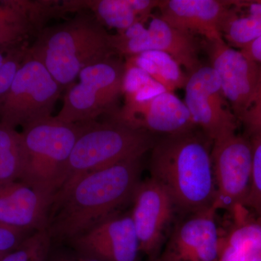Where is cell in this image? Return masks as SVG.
Instances as JSON below:
<instances>
[{
    "label": "cell",
    "instance_id": "1",
    "mask_svg": "<svg viewBox=\"0 0 261 261\" xmlns=\"http://www.w3.org/2000/svg\"><path fill=\"white\" fill-rule=\"evenodd\" d=\"M142 158L86 173L54 195L47 225L53 243H69L132 202L141 181Z\"/></svg>",
    "mask_w": 261,
    "mask_h": 261
},
{
    "label": "cell",
    "instance_id": "2",
    "mask_svg": "<svg viewBox=\"0 0 261 261\" xmlns=\"http://www.w3.org/2000/svg\"><path fill=\"white\" fill-rule=\"evenodd\" d=\"M208 140L195 129L166 135L152 148L150 178L166 189L176 211L190 214L214 204L216 184Z\"/></svg>",
    "mask_w": 261,
    "mask_h": 261
},
{
    "label": "cell",
    "instance_id": "3",
    "mask_svg": "<svg viewBox=\"0 0 261 261\" xmlns=\"http://www.w3.org/2000/svg\"><path fill=\"white\" fill-rule=\"evenodd\" d=\"M29 54L63 89L73 84L84 68L116 56L111 34L93 15L84 11L65 23L45 27L29 46Z\"/></svg>",
    "mask_w": 261,
    "mask_h": 261
},
{
    "label": "cell",
    "instance_id": "4",
    "mask_svg": "<svg viewBox=\"0 0 261 261\" xmlns=\"http://www.w3.org/2000/svg\"><path fill=\"white\" fill-rule=\"evenodd\" d=\"M84 123L65 166L61 187L86 173L142 158L157 141L152 134L128 126L113 116L103 122Z\"/></svg>",
    "mask_w": 261,
    "mask_h": 261
},
{
    "label": "cell",
    "instance_id": "5",
    "mask_svg": "<svg viewBox=\"0 0 261 261\" xmlns=\"http://www.w3.org/2000/svg\"><path fill=\"white\" fill-rule=\"evenodd\" d=\"M84 127V122L67 123L53 116L24 128L20 132L24 167L19 181L54 195L61 189L65 166Z\"/></svg>",
    "mask_w": 261,
    "mask_h": 261
},
{
    "label": "cell",
    "instance_id": "6",
    "mask_svg": "<svg viewBox=\"0 0 261 261\" xmlns=\"http://www.w3.org/2000/svg\"><path fill=\"white\" fill-rule=\"evenodd\" d=\"M124 74L125 63L114 56L84 68L79 74L78 83L66 89L63 107L55 118L77 123L114 114L118 111L115 106L123 94Z\"/></svg>",
    "mask_w": 261,
    "mask_h": 261
},
{
    "label": "cell",
    "instance_id": "7",
    "mask_svg": "<svg viewBox=\"0 0 261 261\" xmlns=\"http://www.w3.org/2000/svg\"><path fill=\"white\" fill-rule=\"evenodd\" d=\"M63 90L28 51L9 92L0 100V125L24 129L49 119Z\"/></svg>",
    "mask_w": 261,
    "mask_h": 261
},
{
    "label": "cell",
    "instance_id": "8",
    "mask_svg": "<svg viewBox=\"0 0 261 261\" xmlns=\"http://www.w3.org/2000/svg\"><path fill=\"white\" fill-rule=\"evenodd\" d=\"M216 184L213 205L228 211L245 202L252 182V150L250 139L236 132L219 137L211 149Z\"/></svg>",
    "mask_w": 261,
    "mask_h": 261
},
{
    "label": "cell",
    "instance_id": "9",
    "mask_svg": "<svg viewBox=\"0 0 261 261\" xmlns=\"http://www.w3.org/2000/svg\"><path fill=\"white\" fill-rule=\"evenodd\" d=\"M116 55L127 58L147 51H161L172 57L191 74L202 66L195 37L174 28L161 17H154L149 27L137 23L124 32L111 34Z\"/></svg>",
    "mask_w": 261,
    "mask_h": 261
},
{
    "label": "cell",
    "instance_id": "10",
    "mask_svg": "<svg viewBox=\"0 0 261 261\" xmlns=\"http://www.w3.org/2000/svg\"><path fill=\"white\" fill-rule=\"evenodd\" d=\"M185 103L196 127L209 140L236 132L238 120L221 89L219 76L211 65H202L189 74Z\"/></svg>",
    "mask_w": 261,
    "mask_h": 261
},
{
    "label": "cell",
    "instance_id": "11",
    "mask_svg": "<svg viewBox=\"0 0 261 261\" xmlns=\"http://www.w3.org/2000/svg\"><path fill=\"white\" fill-rule=\"evenodd\" d=\"M211 66L219 76L226 101L238 121L252 106L261 82V65L224 38L205 41Z\"/></svg>",
    "mask_w": 261,
    "mask_h": 261
},
{
    "label": "cell",
    "instance_id": "12",
    "mask_svg": "<svg viewBox=\"0 0 261 261\" xmlns=\"http://www.w3.org/2000/svg\"><path fill=\"white\" fill-rule=\"evenodd\" d=\"M130 211L140 250L149 260L157 258L176 211L166 189L152 178L141 181L132 197Z\"/></svg>",
    "mask_w": 261,
    "mask_h": 261
},
{
    "label": "cell",
    "instance_id": "13",
    "mask_svg": "<svg viewBox=\"0 0 261 261\" xmlns=\"http://www.w3.org/2000/svg\"><path fill=\"white\" fill-rule=\"evenodd\" d=\"M214 205L187 214L168 239L161 261H217L220 224Z\"/></svg>",
    "mask_w": 261,
    "mask_h": 261
},
{
    "label": "cell",
    "instance_id": "14",
    "mask_svg": "<svg viewBox=\"0 0 261 261\" xmlns=\"http://www.w3.org/2000/svg\"><path fill=\"white\" fill-rule=\"evenodd\" d=\"M101 261H140V245L130 211H121L68 243Z\"/></svg>",
    "mask_w": 261,
    "mask_h": 261
},
{
    "label": "cell",
    "instance_id": "15",
    "mask_svg": "<svg viewBox=\"0 0 261 261\" xmlns=\"http://www.w3.org/2000/svg\"><path fill=\"white\" fill-rule=\"evenodd\" d=\"M111 116L154 135H176L196 128L185 102L168 91L147 100L124 104L121 111Z\"/></svg>",
    "mask_w": 261,
    "mask_h": 261
},
{
    "label": "cell",
    "instance_id": "16",
    "mask_svg": "<svg viewBox=\"0 0 261 261\" xmlns=\"http://www.w3.org/2000/svg\"><path fill=\"white\" fill-rule=\"evenodd\" d=\"M161 17L174 28L205 41L222 37L221 31L231 11V1L161 0Z\"/></svg>",
    "mask_w": 261,
    "mask_h": 261
},
{
    "label": "cell",
    "instance_id": "17",
    "mask_svg": "<svg viewBox=\"0 0 261 261\" xmlns=\"http://www.w3.org/2000/svg\"><path fill=\"white\" fill-rule=\"evenodd\" d=\"M53 197L21 181L0 184V224L25 232L47 229Z\"/></svg>",
    "mask_w": 261,
    "mask_h": 261
},
{
    "label": "cell",
    "instance_id": "18",
    "mask_svg": "<svg viewBox=\"0 0 261 261\" xmlns=\"http://www.w3.org/2000/svg\"><path fill=\"white\" fill-rule=\"evenodd\" d=\"M226 213L217 261H261V216L243 204Z\"/></svg>",
    "mask_w": 261,
    "mask_h": 261
},
{
    "label": "cell",
    "instance_id": "19",
    "mask_svg": "<svg viewBox=\"0 0 261 261\" xmlns=\"http://www.w3.org/2000/svg\"><path fill=\"white\" fill-rule=\"evenodd\" d=\"M160 0H73L74 12L90 10L103 27L123 32L150 18Z\"/></svg>",
    "mask_w": 261,
    "mask_h": 261
},
{
    "label": "cell",
    "instance_id": "20",
    "mask_svg": "<svg viewBox=\"0 0 261 261\" xmlns=\"http://www.w3.org/2000/svg\"><path fill=\"white\" fill-rule=\"evenodd\" d=\"M231 5L221 34L228 45L241 49L261 37V0L231 1Z\"/></svg>",
    "mask_w": 261,
    "mask_h": 261
},
{
    "label": "cell",
    "instance_id": "21",
    "mask_svg": "<svg viewBox=\"0 0 261 261\" xmlns=\"http://www.w3.org/2000/svg\"><path fill=\"white\" fill-rule=\"evenodd\" d=\"M127 63L135 65L148 73L168 92L185 88L189 75L172 57L161 51H147L126 58Z\"/></svg>",
    "mask_w": 261,
    "mask_h": 261
},
{
    "label": "cell",
    "instance_id": "22",
    "mask_svg": "<svg viewBox=\"0 0 261 261\" xmlns=\"http://www.w3.org/2000/svg\"><path fill=\"white\" fill-rule=\"evenodd\" d=\"M37 35L16 0L0 1V50L8 51L28 44L27 39Z\"/></svg>",
    "mask_w": 261,
    "mask_h": 261
},
{
    "label": "cell",
    "instance_id": "23",
    "mask_svg": "<svg viewBox=\"0 0 261 261\" xmlns=\"http://www.w3.org/2000/svg\"><path fill=\"white\" fill-rule=\"evenodd\" d=\"M23 167L21 133L0 125V184L19 181Z\"/></svg>",
    "mask_w": 261,
    "mask_h": 261
},
{
    "label": "cell",
    "instance_id": "24",
    "mask_svg": "<svg viewBox=\"0 0 261 261\" xmlns=\"http://www.w3.org/2000/svg\"><path fill=\"white\" fill-rule=\"evenodd\" d=\"M248 138L252 150V182L245 205L261 216V133Z\"/></svg>",
    "mask_w": 261,
    "mask_h": 261
},
{
    "label": "cell",
    "instance_id": "25",
    "mask_svg": "<svg viewBox=\"0 0 261 261\" xmlns=\"http://www.w3.org/2000/svg\"><path fill=\"white\" fill-rule=\"evenodd\" d=\"M29 44L8 51L3 64L0 65V100L9 92L29 51Z\"/></svg>",
    "mask_w": 261,
    "mask_h": 261
},
{
    "label": "cell",
    "instance_id": "26",
    "mask_svg": "<svg viewBox=\"0 0 261 261\" xmlns=\"http://www.w3.org/2000/svg\"><path fill=\"white\" fill-rule=\"evenodd\" d=\"M49 240L50 235L47 229L36 231L0 261H30L42 245Z\"/></svg>",
    "mask_w": 261,
    "mask_h": 261
},
{
    "label": "cell",
    "instance_id": "27",
    "mask_svg": "<svg viewBox=\"0 0 261 261\" xmlns=\"http://www.w3.org/2000/svg\"><path fill=\"white\" fill-rule=\"evenodd\" d=\"M240 123L243 125L247 137L261 133V82L255 100Z\"/></svg>",
    "mask_w": 261,
    "mask_h": 261
},
{
    "label": "cell",
    "instance_id": "28",
    "mask_svg": "<svg viewBox=\"0 0 261 261\" xmlns=\"http://www.w3.org/2000/svg\"><path fill=\"white\" fill-rule=\"evenodd\" d=\"M27 233L0 224V252L9 253L14 250L28 238Z\"/></svg>",
    "mask_w": 261,
    "mask_h": 261
},
{
    "label": "cell",
    "instance_id": "29",
    "mask_svg": "<svg viewBox=\"0 0 261 261\" xmlns=\"http://www.w3.org/2000/svg\"><path fill=\"white\" fill-rule=\"evenodd\" d=\"M48 261H101L87 254L71 248L70 250H61L49 254Z\"/></svg>",
    "mask_w": 261,
    "mask_h": 261
},
{
    "label": "cell",
    "instance_id": "30",
    "mask_svg": "<svg viewBox=\"0 0 261 261\" xmlns=\"http://www.w3.org/2000/svg\"><path fill=\"white\" fill-rule=\"evenodd\" d=\"M240 50L252 61L261 65V37Z\"/></svg>",
    "mask_w": 261,
    "mask_h": 261
},
{
    "label": "cell",
    "instance_id": "31",
    "mask_svg": "<svg viewBox=\"0 0 261 261\" xmlns=\"http://www.w3.org/2000/svg\"><path fill=\"white\" fill-rule=\"evenodd\" d=\"M51 245H53L51 240H48L38 250L30 261H48L51 250Z\"/></svg>",
    "mask_w": 261,
    "mask_h": 261
},
{
    "label": "cell",
    "instance_id": "32",
    "mask_svg": "<svg viewBox=\"0 0 261 261\" xmlns=\"http://www.w3.org/2000/svg\"><path fill=\"white\" fill-rule=\"evenodd\" d=\"M8 51L0 50V65L3 64V62H4L5 58H6L7 54H8Z\"/></svg>",
    "mask_w": 261,
    "mask_h": 261
},
{
    "label": "cell",
    "instance_id": "33",
    "mask_svg": "<svg viewBox=\"0 0 261 261\" xmlns=\"http://www.w3.org/2000/svg\"><path fill=\"white\" fill-rule=\"evenodd\" d=\"M148 261H161V260H160V258L159 257H157V258L152 259V260H148Z\"/></svg>",
    "mask_w": 261,
    "mask_h": 261
}]
</instances>
